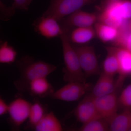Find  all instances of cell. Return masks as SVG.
<instances>
[{
    "instance_id": "cell-12",
    "label": "cell",
    "mask_w": 131,
    "mask_h": 131,
    "mask_svg": "<svg viewBox=\"0 0 131 131\" xmlns=\"http://www.w3.org/2000/svg\"><path fill=\"white\" fill-rule=\"evenodd\" d=\"M100 74L96 84L92 89L90 93L91 95L96 98L116 92L118 88L114 77L107 74L103 71Z\"/></svg>"
},
{
    "instance_id": "cell-23",
    "label": "cell",
    "mask_w": 131,
    "mask_h": 131,
    "mask_svg": "<svg viewBox=\"0 0 131 131\" xmlns=\"http://www.w3.org/2000/svg\"><path fill=\"white\" fill-rule=\"evenodd\" d=\"M119 106L124 110H131V84L123 90L118 97Z\"/></svg>"
},
{
    "instance_id": "cell-8",
    "label": "cell",
    "mask_w": 131,
    "mask_h": 131,
    "mask_svg": "<svg viewBox=\"0 0 131 131\" xmlns=\"http://www.w3.org/2000/svg\"><path fill=\"white\" fill-rule=\"evenodd\" d=\"M31 104L21 98H16L9 104V119L14 126L19 128L28 119Z\"/></svg>"
},
{
    "instance_id": "cell-10",
    "label": "cell",
    "mask_w": 131,
    "mask_h": 131,
    "mask_svg": "<svg viewBox=\"0 0 131 131\" xmlns=\"http://www.w3.org/2000/svg\"><path fill=\"white\" fill-rule=\"evenodd\" d=\"M58 20L51 16H42L34 22L36 31L47 39L60 37L63 32Z\"/></svg>"
},
{
    "instance_id": "cell-11",
    "label": "cell",
    "mask_w": 131,
    "mask_h": 131,
    "mask_svg": "<svg viewBox=\"0 0 131 131\" xmlns=\"http://www.w3.org/2000/svg\"><path fill=\"white\" fill-rule=\"evenodd\" d=\"M113 47L119 65V76L116 81L119 88L122 86L125 78L131 73V52L122 47Z\"/></svg>"
},
{
    "instance_id": "cell-29",
    "label": "cell",
    "mask_w": 131,
    "mask_h": 131,
    "mask_svg": "<svg viewBox=\"0 0 131 131\" xmlns=\"http://www.w3.org/2000/svg\"><path fill=\"white\" fill-rule=\"evenodd\" d=\"M130 27H131V21L130 22Z\"/></svg>"
},
{
    "instance_id": "cell-5",
    "label": "cell",
    "mask_w": 131,
    "mask_h": 131,
    "mask_svg": "<svg viewBox=\"0 0 131 131\" xmlns=\"http://www.w3.org/2000/svg\"><path fill=\"white\" fill-rule=\"evenodd\" d=\"M74 47L86 77L100 74L98 58L93 46H82Z\"/></svg>"
},
{
    "instance_id": "cell-6",
    "label": "cell",
    "mask_w": 131,
    "mask_h": 131,
    "mask_svg": "<svg viewBox=\"0 0 131 131\" xmlns=\"http://www.w3.org/2000/svg\"><path fill=\"white\" fill-rule=\"evenodd\" d=\"M91 88V83L87 82H68L65 86L54 91L50 97L64 101H75L80 100Z\"/></svg>"
},
{
    "instance_id": "cell-20",
    "label": "cell",
    "mask_w": 131,
    "mask_h": 131,
    "mask_svg": "<svg viewBox=\"0 0 131 131\" xmlns=\"http://www.w3.org/2000/svg\"><path fill=\"white\" fill-rule=\"evenodd\" d=\"M17 52L7 41L2 42L0 46V63L11 64L14 62L17 56Z\"/></svg>"
},
{
    "instance_id": "cell-28",
    "label": "cell",
    "mask_w": 131,
    "mask_h": 131,
    "mask_svg": "<svg viewBox=\"0 0 131 131\" xmlns=\"http://www.w3.org/2000/svg\"><path fill=\"white\" fill-rule=\"evenodd\" d=\"M107 2H115L117 1H120V0H106Z\"/></svg>"
},
{
    "instance_id": "cell-27",
    "label": "cell",
    "mask_w": 131,
    "mask_h": 131,
    "mask_svg": "<svg viewBox=\"0 0 131 131\" xmlns=\"http://www.w3.org/2000/svg\"><path fill=\"white\" fill-rule=\"evenodd\" d=\"M124 49H126L129 51L131 52V32L127 40L125 47Z\"/></svg>"
},
{
    "instance_id": "cell-21",
    "label": "cell",
    "mask_w": 131,
    "mask_h": 131,
    "mask_svg": "<svg viewBox=\"0 0 131 131\" xmlns=\"http://www.w3.org/2000/svg\"><path fill=\"white\" fill-rule=\"evenodd\" d=\"M46 113L44 106L39 102L36 101L32 104L28 118L30 127L33 129Z\"/></svg>"
},
{
    "instance_id": "cell-24",
    "label": "cell",
    "mask_w": 131,
    "mask_h": 131,
    "mask_svg": "<svg viewBox=\"0 0 131 131\" xmlns=\"http://www.w3.org/2000/svg\"><path fill=\"white\" fill-rule=\"evenodd\" d=\"M1 19L2 20H7L9 19L14 14L15 9L12 6L7 7L1 1Z\"/></svg>"
},
{
    "instance_id": "cell-15",
    "label": "cell",
    "mask_w": 131,
    "mask_h": 131,
    "mask_svg": "<svg viewBox=\"0 0 131 131\" xmlns=\"http://www.w3.org/2000/svg\"><path fill=\"white\" fill-rule=\"evenodd\" d=\"M110 130L131 131V110H124L117 113L109 123Z\"/></svg>"
},
{
    "instance_id": "cell-13",
    "label": "cell",
    "mask_w": 131,
    "mask_h": 131,
    "mask_svg": "<svg viewBox=\"0 0 131 131\" xmlns=\"http://www.w3.org/2000/svg\"><path fill=\"white\" fill-rule=\"evenodd\" d=\"M97 21L98 16L95 14L80 9L67 16L65 23L68 26L89 27L93 26Z\"/></svg>"
},
{
    "instance_id": "cell-4",
    "label": "cell",
    "mask_w": 131,
    "mask_h": 131,
    "mask_svg": "<svg viewBox=\"0 0 131 131\" xmlns=\"http://www.w3.org/2000/svg\"><path fill=\"white\" fill-rule=\"evenodd\" d=\"M94 0H51L43 16H51L58 21L68 16Z\"/></svg>"
},
{
    "instance_id": "cell-30",
    "label": "cell",
    "mask_w": 131,
    "mask_h": 131,
    "mask_svg": "<svg viewBox=\"0 0 131 131\" xmlns=\"http://www.w3.org/2000/svg\"></svg>"
},
{
    "instance_id": "cell-3",
    "label": "cell",
    "mask_w": 131,
    "mask_h": 131,
    "mask_svg": "<svg viewBox=\"0 0 131 131\" xmlns=\"http://www.w3.org/2000/svg\"><path fill=\"white\" fill-rule=\"evenodd\" d=\"M130 19L131 0L107 2L98 16V21L118 29Z\"/></svg>"
},
{
    "instance_id": "cell-18",
    "label": "cell",
    "mask_w": 131,
    "mask_h": 131,
    "mask_svg": "<svg viewBox=\"0 0 131 131\" xmlns=\"http://www.w3.org/2000/svg\"><path fill=\"white\" fill-rule=\"evenodd\" d=\"M94 28L96 36L103 43L113 42L118 33V28L99 21L95 24Z\"/></svg>"
},
{
    "instance_id": "cell-17",
    "label": "cell",
    "mask_w": 131,
    "mask_h": 131,
    "mask_svg": "<svg viewBox=\"0 0 131 131\" xmlns=\"http://www.w3.org/2000/svg\"><path fill=\"white\" fill-rule=\"evenodd\" d=\"M95 36L96 33L93 26L76 27L71 34L70 40L74 43L84 44L93 39Z\"/></svg>"
},
{
    "instance_id": "cell-16",
    "label": "cell",
    "mask_w": 131,
    "mask_h": 131,
    "mask_svg": "<svg viewBox=\"0 0 131 131\" xmlns=\"http://www.w3.org/2000/svg\"><path fill=\"white\" fill-rule=\"evenodd\" d=\"M37 131H61L63 130L60 121L54 113H46L34 127Z\"/></svg>"
},
{
    "instance_id": "cell-14",
    "label": "cell",
    "mask_w": 131,
    "mask_h": 131,
    "mask_svg": "<svg viewBox=\"0 0 131 131\" xmlns=\"http://www.w3.org/2000/svg\"><path fill=\"white\" fill-rule=\"evenodd\" d=\"M27 91L31 95L40 98L50 96L55 91L46 77L39 78L32 81L29 84Z\"/></svg>"
},
{
    "instance_id": "cell-25",
    "label": "cell",
    "mask_w": 131,
    "mask_h": 131,
    "mask_svg": "<svg viewBox=\"0 0 131 131\" xmlns=\"http://www.w3.org/2000/svg\"><path fill=\"white\" fill-rule=\"evenodd\" d=\"M33 0H13L12 6L15 9L27 11Z\"/></svg>"
},
{
    "instance_id": "cell-7",
    "label": "cell",
    "mask_w": 131,
    "mask_h": 131,
    "mask_svg": "<svg viewBox=\"0 0 131 131\" xmlns=\"http://www.w3.org/2000/svg\"><path fill=\"white\" fill-rule=\"evenodd\" d=\"M94 98L95 106L101 118L109 123L118 113L117 111L119 106L116 92Z\"/></svg>"
},
{
    "instance_id": "cell-9",
    "label": "cell",
    "mask_w": 131,
    "mask_h": 131,
    "mask_svg": "<svg viewBox=\"0 0 131 131\" xmlns=\"http://www.w3.org/2000/svg\"><path fill=\"white\" fill-rule=\"evenodd\" d=\"M73 113L77 121L82 124L101 118L95 106L94 98L90 94L80 102L73 111Z\"/></svg>"
},
{
    "instance_id": "cell-19",
    "label": "cell",
    "mask_w": 131,
    "mask_h": 131,
    "mask_svg": "<svg viewBox=\"0 0 131 131\" xmlns=\"http://www.w3.org/2000/svg\"><path fill=\"white\" fill-rule=\"evenodd\" d=\"M107 55L103 64V72L111 76L118 74L119 65L117 56L113 47L106 48Z\"/></svg>"
},
{
    "instance_id": "cell-2",
    "label": "cell",
    "mask_w": 131,
    "mask_h": 131,
    "mask_svg": "<svg viewBox=\"0 0 131 131\" xmlns=\"http://www.w3.org/2000/svg\"><path fill=\"white\" fill-rule=\"evenodd\" d=\"M66 33V30L63 29V32L60 37L65 64L63 69V80L68 83L86 82V77L80 65L76 52L71 45Z\"/></svg>"
},
{
    "instance_id": "cell-1",
    "label": "cell",
    "mask_w": 131,
    "mask_h": 131,
    "mask_svg": "<svg viewBox=\"0 0 131 131\" xmlns=\"http://www.w3.org/2000/svg\"><path fill=\"white\" fill-rule=\"evenodd\" d=\"M17 66L19 69L20 76L14 82L15 88L19 92L27 91L28 86L34 80L42 77H47L54 72L57 66L43 62L35 61L31 57L25 56L18 61Z\"/></svg>"
},
{
    "instance_id": "cell-26",
    "label": "cell",
    "mask_w": 131,
    "mask_h": 131,
    "mask_svg": "<svg viewBox=\"0 0 131 131\" xmlns=\"http://www.w3.org/2000/svg\"><path fill=\"white\" fill-rule=\"evenodd\" d=\"M8 108L9 105L2 98H0V115L2 116L8 113Z\"/></svg>"
},
{
    "instance_id": "cell-22",
    "label": "cell",
    "mask_w": 131,
    "mask_h": 131,
    "mask_svg": "<svg viewBox=\"0 0 131 131\" xmlns=\"http://www.w3.org/2000/svg\"><path fill=\"white\" fill-rule=\"evenodd\" d=\"M78 130L80 131H110L108 122L102 118L96 119L83 124Z\"/></svg>"
}]
</instances>
